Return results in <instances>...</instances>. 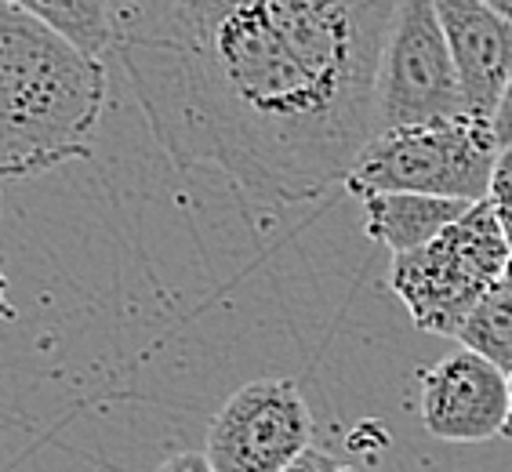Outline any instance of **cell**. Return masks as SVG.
<instances>
[{
	"mask_svg": "<svg viewBox=\"0 0 512 472\" xmlns=\"http://www.w3.org/2000/svg\"><path fill=\"white\" fill-rule=\"evenodd\" d=\"M400 0H109V33L178 171L247 204L345 186L375 135V84Z\"/></svg>",
	"mask_w": 512,
	"mask_h": 472,
	"instance_id": "cell-1",
	"label": "cell"
},
{
	"mask_svg": "<svg viewBox=\"0 0 512 472\" xmlns=\"http://www.w3.org/2000/svg\"><path fill=\"white\" fill-rule=\"evenodd\" d=\"M106 66L0 0V178H33L95 149Z\"/></svg>",
	"mask_w": 512,
	"mask_h": 472,
	"instance_id": "cell-2",
	"label": "cell"
},
{
	"mask_svg": "<svg viewBox=\"0 0 512 472\" xmlns=\"http://www.w3.org/2000/svg\"><path fill=\"white\" fill-rule=\"evenodd\" d=\"M498 149L491 120L469 113L375 131L360 149L345 189L360 200L371 193H422L476 204L487 197Z\"/></svg>",
	"mask_w": 512,
	"mask_h": 472,
	"instance_id": "cell-3",
	"label": "cell"
},
{
	"mask_svg": "<svg viewBox=\"0 0 512 472\" xmlns=\"http://www.w3.org/2000/svg\"><path fill=\"white\" fill-rule=\"evenodd\" d=\"M498 218L487 200H476L454 226H447L429 244L393 255L389 287L404 302L418 331L440 338H458V327L480 302V295L502 276L509 258Z\"/></svg>",
	"mask_w": 512,
	"mask_h": 472,
	"instance_id": "cell-4",
	"label": "cell"
},
{
	"mask_svg": "<svg viewBox=\"0 0 512 472\" xmlns=\"http://www.w3.org/2000/svg\"><path fill=\"white\" fill-rule=\"evenodd\" d=\"M465 113L458 73L433 0H400L375 84V131L433 124Z\"/></svg>",
	"mask_w": 512,
	"mask_h": 472,
	"instance_id": "cell-5",
	"label": "cell"
},
{
	"mask_svg": "<svg viewBox=\"0 0 512 472\" xmlns=\"http://www.w3.org/2000/svg\"><path fill=\"white\" fill-rule=\"evenodd\" d=\"M313 443V414L298 382L258 378L218 407L204 454L215 472H284Z\"/></svg>",
	"mask_w": 512,
	"mask_h": 472,
	"instance_id": "cell-6",
	"label": "cell"
},
{
	"mask_svg": "<svg viewBox=\"0 0 512 472\" xmlns=\"http://www.w3.org/2000/svg\"><path fill=\"white\" fill-rule=\"evenodd\" d=\"M422 425L444 443H487L505 436L512 411L509 374L458 349L422 371Z\"/></svg>",
	"mask_w": 512,
	"mask_h": 472,
	"instance_id": "cell-7",
	"label": "cell"
},
{
	"mask_svg": "<svg viewBox=\"0 0 512 472\" xmlns=\"http://www.w3.org/2000/svg\"><path fill=\"white\" fill-rule=\"evenodd\" d=\"M433 8L451 48L465 113L491 120L512 73V22L480 0H433Z\"/></svg>",
	"mask_w": 512,
	"mask_h": 472,
	"instance_id": "cell-8",
	"label": "cell"
},
{
	"mask_svg": "<svg viewBox=\"0 0 512 472\" xmlns=\"http://www.w3.org/2000/svg\"><path fill=\"white\" fill-rule=\"evenodd\" d=\"M469 200L422 197V193H371L364 197V233L393 255L429 244L469 211Z\"/></svg>",
	"mask_w": 512,
	"mask_h": 472,
	"instance_id": "cell-9",
	"label": "cell"
},
{
	"mask_svg": "<svg viewBox=\"0 0 512 472\" xmlns=\"http://www.w3.org/2000/svg\"><path fill=\"white\" fill-rule=\"evenodd\" d=\"M458 342L469 353L491 360L494 367H502L509 374L512 367V291L494 280L480 295V302L469 309L465 324L458 327Z\"/></svg>",
	"mask_w": 512,
	"mask_h": 472,
	"instance_id": "cell-10",
	"label": "cell"
},
{
	"mask_svg": "<svg viewBox=\"0 0 512 472\" xmlns=\"http://www.w3.org/2000/svg\"><path fill=\"white\" fill-rule=\"evenodd\" d=\"M15 8L30 11L51 30H59L66 40H73L80 51L102 59L113 44L109 33V0H8Z\"/></svg>",
	"mask_w": 512,
	"mask_h": 472,
	"instance_id": "cell-11",
	"label": "cell"
},
{
	"mask_svg": "<svg viewBox=\"0 0 512 472\" xmlns=\"http://www.w3.org/2000/svg\"><path fill=\"white\" fill-rule=\"evenodd\" d=\"M487 204H491L498 226H502L505 240L512 247V146L498 149V160H494L491 171V186H487Z\"/></svg>",
	"mask_w": 512,
	"mask_h": 472,
	"instance_id": "cell-12",
	"label": "cell"
},
{
	"mask_svg": "<svg viewBox=\"0 0 512 472\" xmlns=\"http://www.w3.org/2000/svg\"><path fill=\"white\" fill-rule=\"evenodd\" d=\"M284 472H349V465H342L338 458H331L327 451H320V447H309V451L298 454L295 462L287 465Z\"/></svg>",
	"mask_w": 512,
	"mask_h": 472,
	"instance_id": "cell-13",
	"label": "cell"
},
{
	"mask_svg": "<svg viewBox=\"0 0 512 472\" xmlns=\"http://www.w3.org/2000/svg\"><path fill=\"white\" fill-rule=\"evenodd\" d=\"M491 128H494V138H498V146H512V73L505 80L502 88V99L494 106L491 113Z\"/></svg>",
	"mask_w": 512,
	"mask_h": 472,
	"instance_id": "cell-14",
	"label": "cell"
},
{
	"mask_svg": "<svg viewBox=\"0 0 512 472\" xmlns=\"http://www.w3.org/2000/svg\"><path fill=\"white\" fill-rule=\"evenodd\" d=\"M157 472H215L204 451H178L157 465Z\"/></svg>",
	"mask_w": 512,
	"mask_h": 472,
	"instance_id": "cell-15",
	"label": "cell"
},
{
	"mask_svg": "<svg viewBox=\"0 0 512 472\" xmlns=\"http://www.w3.org/2000/svg\"><path fill=\"white\" fill-rule=\"evenodd\" d=\"M15 320V305H11V284H8V273L0 266V324H8Z\"/></svg>",
	"mask_w": 512,
	"mask_h": 472,
	"instance_id": "cell-16",
	"label": "cell"
},
{
	"mask_svg": "<svg viewBox=\"0 0 512 472\" xmlns=\"http://www.w3.org/2000/svg\"><path fill=\"white\" fill-rule=\"evenodd\" d=\"M480 4H487V8L498 11L502 19H509V22H512V0H480Z\"/></svg>",
	"mask_w": 512,
	"mask_h": 472,
	"instance_id": "cell-17",
	"label": "cell"
},
{
	"mask_svg": "<svg viewBox=\"0 0 512 472\" xmlns=\"http://www.w3.org/2000/svg\"><path fill=\"white\" fill-rule=\"evenodd\" d=\"M498 280H502L505 287H509L512 291V251H509V258H505V266H502V276H498Z\"/></svg>",
	"mask_w": 512,
	"mask_h": 472,
	"instance_id": "cell-18",
	"label": "cell"
},
{
	"mask_svg": "<svg viewBox=\"0 0 512 472\" xmlns=\"http://www.w3.org/2000/svg\"><path fill=\"white\" fill-rule=\"evenodd\" d=\"M505 436H509V440H512V418H509V425H505Z\"/></svg>",
	"mask_w": 512,
	"mask_h": 472,
	"instance_id": "cell-19",
	"label": "cell"
},
{
	"mask_svg": "<svg viewBox=\"0 0 512 472\" xmlns=\"http://www.w3.org/2000/svg\"><path fill=\"white\" fill-rule=\"evenodd\" d=\"M509 396H512V367H509ZM509 418H512V411H509Z\"/></svg>",
	"mask_w": 512,
	"mask_h": 472,
	"instance_id": "cell-20",
	"label": "cell"
},
{
	"mask_svg": "<svg viewBox=\"0 0 512 472\" xmlns=\"http://www.w3.org/2000/svg\"><path fill=\"white\" fill-rule=\"evenodd\" d=\"M0 182H4V178H0Z\"/></svg>",
	"mask_w": 512,
	"mask_h": 472,
	"instance_id": "cell-21",
	"label": "cell"
}]
</instances>
